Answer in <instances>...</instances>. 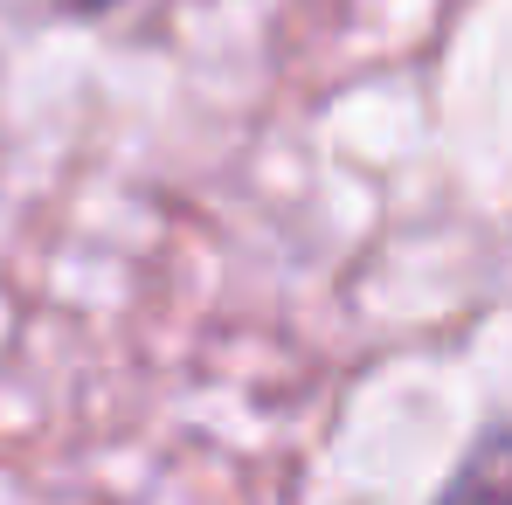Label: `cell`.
Segmentation results:
<instances>
[{
    "label": "cell",
    "instance_id": "cell-1",
    "mask_svg": "<svg viewBox=\"0 0 512 505\" xmlns=\"http://www.w3.org/2000/svg\"><path fill=\"white\" fill-rule=\"evenodd\" d=\"M436 505H512V429L485 436V443L464 457V471L443 485Z\"/></svg>",
    "mask_w": 512,
    "mask_h": 505
},
{
    "label": "cell",
    "instance_id": "cell-2",
    "mask_svg": "<svg viewBox=\"0 0 512 505\" xmlns=\"http://www.w3.org/2000/svg\"><path fill=\"white\" fill-rule=\"evenodd\" d=\"M49 7H63V14H77V21H97V14H111L118 0H49Z\"/></svg>",
    "mask_w": 512,
    "mask_h": 505
}]
</instances>
